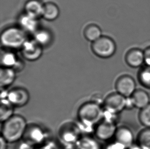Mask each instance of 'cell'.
<instances>
[{
    "label": "cell",
    "instance_id": "obj_1",
    "mask_svg": "<svg viewBox=\"0 0 150 149\" xmlns=\"http://www.w3.org/2000/svg\"><path fill=\"white\" fill-rule=\"evenodd\" d=\"M79 129L83 131H91L94 126L98 125L104 117V109L100 104L90 101L81 106L77 112Z\"/></svg>",
    "mask_w": 150,
    "mask_h": 149
},
{
    "label": "cell",
    "instance_id": "obj_2",
    "mask_svg": "<svg viewBox=\"0 0 150 149\" xmlns=\"http://www.w3.org/2000/svg\"><path fill=\"white\" fill-rule=\"evenodd\" d=\"M28 127L24 117L14 115L3 122L1 128V136L8 143H14L24 137Z\"/></svg>",
    "mask_w": 150,
    "mask_h": 149
},
{
    "label": "cell",
    "instance_id": "obj_3",
    "mask_svg": "<svg viewBox=\"0 0 150 149\" xmlns=\"http://www.w3.org/2000/svg\"><path fill=\"white\" fill-rule=\"evenodd\" d=\"M92 51L96 56L103 59L109 58L115 54L117 46L115 41L109 37L102 35L92 42Z\"/></svg>",
    "mask_w": 150,
    "mask_h": 149
},
{
    "label": "cell",
    "instance_id": "obj_4",
    "mask_svg": "<svg viewBox=\"0 0 150 149\" xmlns=\"http://www.w3.org/2000/svg\"><path fill=\"white\" fill-rule=\"evenodd\" d=\"M24 31L16 28H8L2 34V44L8 48L22 47L26 40Z\"/></svg>",
    "mask_w": 150,
    "mask_h": 149
},
{
    "label": "cell",
    "instance_id": "obj_5",
    "mask_svg": "<svg viewBox=\"0 0 150 149\" xmlns=\"http://www.w3.org/2000/svg\"><path fill=\"white\" fill-rule=\"evenodd\" d=\"M126 98L117 91L110 93L104 99L103 107L105 110L120 114L126 109Z\"/></svg>",
    "mask_w": 150,
    "mask_h": 149
},
{
    "label": "cell",
    "instance_id": "obj_6",
    "mask_svg": "<svg viewBox=\"0 0 150 149\" xmlns=\"http://www.w3.org/2000/svg\"><path fill=\"white\" fill-rule=\"evenodd\" d=\"M79 127L77 125H65L61 128L59 131V138L65 146L75 145L81 138Z\"/></svg>",
    "mask_w": 150,
    "mask_h": 149
},
{
    "label": "cell",
    "instance_id": "obj_7",
    "mask_svg": "<svg viewBox=\"0 0 150 149\" xmlns=\"http://www.w3.org/2000/svg\"><path fill=\"white\" fill-rule=\"evenodd\" d=\"M115 87L117 93L126 98L131 97L137 89L134 79L128 74L119 77L116 81Z\"/></svg>",
    "mask_w": 150,
    "mask_h": 149
},
{
    "label": "cell",
    "instance_id": "obj_8",
    "mask_svg": "<svg viewBox=\"0 0 150 149\" xmlns=\"http://www.w3.org/2000/svg\"><path fill=\"white\" fill-rule=\"evenodd\" d=\"M7 99L14 107H24L29 102L30 93L24 87H16L9 91Z\"/></svg>",
    "mask_w": 150,
    "mask_h": 149
},
{
    "label": "cell",
    "instance_id": "obj_9",
    "mask_svg": "<svg viewBox=\"0 0 150 149\" xmlns=\"http://www.w3.org/2000/svg\"><path fill=\"white\" fill-rule=\"evenodd\" d=\"M117 129L116 124L103 119L98 124L94 132L100 141H108L115 137Z\"/></svg>",
    "mask_w": 150,
    "mask_h": 149
},
{
    "label": "cell",
    "instance_id": "obj_10",
    "mask_svg": "<svg viewBox=\"0 0 150 149\" xmlns=\"http://www.w3.org/2000/svg\"><path fill=\"white\" fill-rule=\"evenodd\" d=\"M24 137L25 141L34 145L44 142L46 135L45 131L39 126L28 125Z\"/></svg>",
    "mask_w": 150,
    "mask_h": 149
},
{
    "label": "cell",
    "instance_id": "obj_11",
    "mask_svg": "<svg viewBox=\"0 0 150 149\" xmlns=\"http://www.w3.org/2000/svg\"><path fill=\"white\" fill-rule=\"evenodd\" d=\"M22 48L23 56L27 60H37L42 54V46L35 40L26 41Z\"/></svg>",
    "mask_w": 150,
    "mask_h": 149
},
{
    "label": "cell",
    "instance_id": "obj_12",
    "mask_svg": "<svg viewBox=\"0 0 150 149\" xmlns=\"http://www.w3.org/2000/svg\"><path fill=\"white\" fill-rule=\"evenodd\" d=\"M127 64L132 68H139L144 65V51L138 48H131L125 55Z\"/></svg>",
    "mask_w": 150,
    "mask_h": 149
},
{
    "label": "cell",
    "instance_id": "obj_13",
    "mask_svg": "<svg viewBox=\"0 0 150 149\" xmlns=\"http://www.w3.org/2000/svg\"><path fill=\"white\" fill-rule=\"evenodd\" d=\"M114 138L116 141L122 143L127 149L135 143L134 134L129 127L125 126L117 127Z\"/></svg>",
    "mask_w": 150,
    "mask_h": 149
},
{
    "label": "cell",
    "instance_id": "obj_14",
    "mask_svg": "<svg viewBox=\"0 0 150 149\" xmlns=\"http://www.w3.org/2000/svg\"><path fill=\"white\" fill-rule=\"evenodd\" d=\"M43 8L44 4L40 0H29L25 5L26 14L37 19L43 16Z\"/></svg>",
    "mask_w": 150,
    "mask_h": 149
},
{
    "label": "cell",
    "instance_id": "obj_15",
    "mask_svg": "<svg viewBox=\"0 0 150 149\" xmlns=\"http://www.w3.org/2000/svg\"><path fill=\"white\" fill-rule=\"evenodd\" d=\"M131 97L134 101L135 107L139 109H142L150 103V97L148 93L142 89H136Z\"/></svg>",
    "mask_w": 150,
    "mask_h": 149
},
{
    "label": "cell",
    "instance_id": "obj_16",
    "mask_svg": "<svg viewBox=\"0 0 150 149\" xmlns=\"http://www.w3.org/2000/svg\"><path fill=\"white\" fill-rule=\"evenodd\" d=\"M16 72L12 68L1 67L0 71L1 88H7L14 82L16 78Z\"/></svg>",
    "mask_w": 150,
    "mask_h": 149
},
{
    "label": "cell",
    "instance_id": "obj_17",
    "mask_svg": "<svg viewBox=\"0 0 150 149\" xmlns=\"http://www.w3.org/2000/svg\"><path fill=\"white\" fill-rule=\"evenodd\" d=\"M60 10L57 4L53 2H48L44 4L43 17L46 20L54 21L58 18Z\"/></svg>",
    "mask_w": 150,
    "mask_h": 149
},
{
    "label": "cell",
    "instance_id": "obj_18",
    "mask_svg": "<svg viewBox=\"0 0 150 149\" xmlns=\"http://www.w3.org/2000/svg\"><path fill=\"white\" fill-rule=\"evenodd\" d=\"M83 37L86 40L93 42L102 36L101 30L96 24H90L86 26L83 31Z\"/></svg>",
    "mask_w": 150,
    "mask_h": 149
},
{
    "label": "cell",
    "instance_id": "obj_19",
    "mask_svg": "<svg viewBox=\"0 0 150 149\" xmlns=\"http://www.w3.org/2000/svg\"><path fill=\"white\" fill-rule=\"evenodd\" d=\"M14 107L7 99L1 100L0 119L3 123L14 115Z\"/></svg>",
    "mask_w": 150,
    "mask_h": 149
},
{
    "label": "cell",
    "instance_id": "obj_20",
    "mask_svg": "<svg viewBox=\"0 0 150 149\" xmlns=\"http://www.w3.org/2000/svg\"><path fill=\"white\" fill-rule=\"evenodd\" d=\"M76 147L77 149H101L100 143L89 136L81 137L76 144Z\"/></svg>",
    "mask_w": 150,
    "mask_h": 149
},
{
    "label": "cell",
    "instance_id": "obj_21",
    "mask_svg": "<svg viewBox=\"0 0 150 149\" xmlns=\"http://www.w3.org/2000/svg\"><path fill=\"white\" fill-rule=\"evenodd\" d=\"M136 143L142 149H150V128H145L139 132Z\"/></svg>",
    "mask_w": 150,
    "mask_h": 149
},
{
    "label": "cell",
    "instance_id": "obj_22",
    "mask_svg": "<svg viewBox=\"0 0 150 149\" xmlns=\"http://www.w3.org/2000/svg\"><path fill=\"white\" fill-rule=\"evenodd\" d=\"M1 67L13 68L16 65L18 59L16 55L11 52L6 51L2 52L1 54Z\"/></svg>",
    "mask_w": 150,
    "mask_h": 149
},
{
    "label": "cell",
    "instance_id": "obj_23",
    "mask_svg": "<svg viewBox=\"0 0 150 149\" xmlns=\"http://www.w3.org/2000/svg\"><path fill=\"white\" fill-rule=\"evenodd\" d=\"M138 81L145 88L150 89V67H142L138 73Z\"/></svg>",
    "mask_w": 150,
    "mask_h": 149
},
{
    "label": "cell",
    "instance_id": "obj_24",
    "mask_svg": "<svg viewBox=\"0 0 150 149\" xmlns=\"http://www.w3.org/2000/svg\"><path fill=\"white\" fill-rule=\"evenodd\" d=\"M37 20L26 13L20 18L21 26L25 30L32 32L37 28Z\"/></svg>",
    "mask_w": 150,
    "mask_h": 149
},
{
    "label": "cell",
    "instance_id": "obj_25",
    "mask_svg": "<svg viewBox=\"0 0 150 149\" xmlns=\"http://www.w3.org/2000/svg\"><path fill=\"white\" fill-rule=\"evenodd\" d=\"M138 119L142 126L145 128H150V103L142 109H140Z\"/></svg>",
    "mask_w": 150,
    "mask_h": 149
},
{
    "label": "cell",
    "instance_id": "obj_26",
    "mask_svg": "<svg viewBox=\"0 0 150 149\" xmlns=\"http://www.w3.org/2000/svg\"><path fill=\"white\" fill-rule=\"evenodd\" d=\"M51 39L52 36L48 31H39L35 37V40L42 46L49 44Z\"/></svg>",
    "mask_w": 150,
    "mask_h": 149
},
{
    "label": "cell",
    "instance_id": "obj_27",
    "mask_svg": "<svg viewBox=\"0 0 150 149\" xmlns=\"http://www.w3.org/2000/svg\"><path fill=\"white\" fill-rule=\"evenodd\" d=\"M105 149H128L122 143L116 141L112 142L106 145Z\"/></svg>",
    "mask_w": 150,
    "mask_h": 149
},
{
    "label": "cell",
    "instance_id": "obj_28",
    "mask_svg": "<svg viewBox=\"0 0 150 149\" xmlns=\"http://www.w3.org/2000/svg\"><path fill=\"white\" fill-rule=\"evenodd\" d=\"M144 65L150 67V46L147 47L144 50Z\"/></svg>",
    "mask_w": 150,
    "mask_h": 149
},
{
    "label": "cell",
    "instance_id": "obj_29",
    "mask_svg": "<svg viewBox=\"0 0 150 149\" xmlns=\"http://www.w3.org/2000/svg\"><path fill=\"white\" fill-rule=\"evenodd\" d=\"M16 149H34L33 145L26 141H24L18 143Z\"/></svg>",
    "mask_w": 150,
    "mask_h": 149
},
{
    "label": "cell",
    "instance_id": "obj_30",
    "mask_svg": "<svg viewBox=\"0 0 150 149\" xmlns=\"http://www.w3.org/2000/svg\"><path fill=\"white\" fill-rule=\"evenodd\" d=\"M134 108H135V107L134 105V101L133 100L132 97L126 98V109L132 110Z\"/></svg>",
    "mask_w": 150,
    "mask_h": 149
},
{
    "label": "cell",
    "instance_id": "obj_31",
    "mask_svg": "<svg viewBox=\"0 0 150 149\" xmlns=\"http://www.w3.org/2000/svg\"><path fill=\"white\" fill-rule=\"evenodd\" d=\"M24 63H23L22 61L19 60L18 59L16 64L12 69L14 70V71L16 73H18V72H19L20 71H22L24 69Z\"/></svg>",
    "mask_w": 150,
    "mask_h": 149
},
{
    "label": "cell",
    "instance_id": "obj_32",
    "mask_svg": "<svg viewBox=\"0 0 150 149\" xmlns=\"http://www.w3.org/2000/svg\"><path fill=\"white\" fill-rule=\"evenodd\" d=\"M6 88H1V99H7L8 96V91Z\"/></svg>",
    "mask_w": 150,
    "mask_h": 149
},
{
    "label": "cell",
    "instance_id": "obj_33",
    "mask_svg": "<svg viewBox=\"0 0 150 149\" xmlns=\"http://www.w3.org/2000/svg\"><path fill=\"white\" fill-rule=\"evenodd\" d=\"M8 143L6 141L5 139H4L3 137H1V141H0V145H1V148L0 149H7V143Z\"/></svg>",
    "mask_w": 150,
    "mask_h": 149
},
{
    "label": "cell",
    "instance_id": "obj_34",
    "mask_svg": "<svg viewBox=\"0 0 150 149\" xmlns=\"http://www.w3.org/2000/svg\"><path fill=\"white\" fill-rule=\"evenodd\" d=\"M128 149H142L139 145H138L136 143H134L130 148Z\"/></svg>",
    "mask_w": 150,
    "mask_h": 149
},
{
    "label": "cell",
    "instance_id": "obj_35",
    "mask_svg": "<svg viewBox=\"0 0 150 149\" xmlns=\"http://www.w3.org/2000/svg\"><path fill=\"white\" fill-rule=\"evenodd\" d=\"M36 149H54V147H53L52 145H47L45 146H43L42 147Z\"/></svg>",
    "mask_w": 150,
    "mask_h": 149
},
{
    "label": "cell",
    "instance_id": "obj_36",
    "mask_svg": "<svg viewBox=\"0 0 150 149\" xmlns=\"http://www.w3.org/2000/svg\"><path fill=\"white\" fill-rule=\"evenodd\" d=\"M64 149H77V148L75 145H67L65 147Z\"/></svg>",
    "mask_w": 150,
    "mask_h": 149
}]
</instances>
